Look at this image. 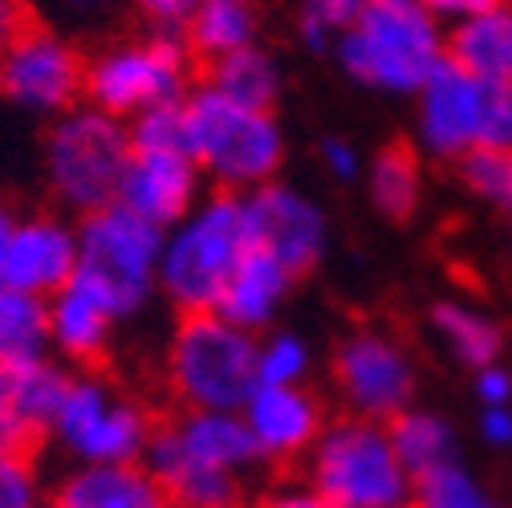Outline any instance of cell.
I'll return each instance as SVG.
<instances>
[{
	"label": "cell",
	"mask_w": 512,
	"mask_h": 508,
	"mask_svg": "<svg viewBox=\"0 0 512 508\" xmlns=\"http://www.w3.org/2000/svg\"><path fill=\"white\" fill-rule=\"evenodd\" d=\"M256 464L261 456L240 411H179L159 423L147 452L171 508H244Z\"/></svg>",
	"instance_id": "cell-1"
},
{
	"label": "cell",
	"mask_w": 512,
	"mask_h": 508,
	"mask_svg": "<svg viewBox=\"0 0 512 508\" xmlns=\"http://www.w3.org/2000/svg\"><path fill=\"white\" fill-rule=\"evenodd\" d=\"M338 70L387 98H415L447 61V29L419 0H370L334 45Z\"/></svg>",
	"instance_id": "cell-2"
},
{
	"label": "cell",
	"mask_w": 512,
	"mask_h": 508,
	"mask_svg": "<svg viewBox=\"0 0 512 508\" xmlns=\"http://www.w3.org/2000/svg\"><path fill=\"white\" fill-rule=\"evenodd\" d=\"M183 126L187 151L204 179L216 183V192L248 196L256 187L281 179L289 147L273 110L240 106L200 82L183 98Z\"/></svg>",
	"instance_id": "cell-3"
},
{
	"label": "cell",
	"mask_w": 512,
	"mask_h": 508,
	"mask_svg": "<svg viewBox=\"0 0 512 508\" xmlns=\"http://www.w3.org/2000/svg\"><path fill=\"white\" fill-rule=\"evenodd\" d=\"M244 196L208 192L183 220L163 232L159 297L183 313H216L224 285L248 257Z\"/></svg>",
	"instance_id": "cell-4"
},
{
	"label": "cell",
	"mask_w": 512,
	"mask_h": 508,
	"mask_svg": "<svg viewBox=\"0 0 512 508\" xmlns=\"http://www.w3.org/2000/svg\"><path fill=\"white\" fill-rule=\"evenodd\" d=\"M151 407L126 391L106 370H70L45 439L70 460V468H110V464H147L155 443Z\"/></svg>",
	"instance_id": "cell-5"
},
{
	"label": "cell",
	"mask_w": 512,
	"mask_h": 508,
	"mask_svg": "<svg viewBox=\"0 0 512 508\" xmlns=\"http://www.w3.org/2000/svg\"><path fill=\"white\" fill-rule=\"evenodd\" d=\"M163 378L179 411H240L256 378V338L220 313H183L167 334Z\"/></svg>",
	"instance_id": "cell-6"
},
{
	"label": "cell",
	"mask_w": 512,
	"mask_h": 508,
	"mask_svg": "<svg viewBox=\"0 0 512 508\" xmlns=\"http://www.w3.org/2000/svg\"><path fill=\"white\" fill-rule=\"evenodd\" d=\"M191 57L175 29H143L106 41L86 57V102L118 122H135L191 94Z\"/></svg>",
	"instance_id": "cell-7"
},
{
	"label": "cell",
	"mask_w": 512,
	"mask_h": 508,
	"mask_svg": "<svg viewBox=\"0 0 512 508\" xmlns=\"http://www.w3.org/2000/svg\"><path fill=\"white\" fill-rule=\"evenodd\" d=\"M126 163H131V126L94 110L90 102L53 118L41 143V175L49 196L78 220L118 204Z\"/></svg>",
	"instance_id": "cell-8"
},
{
	"label": "cell",
	"mask_w": 512,
	"mask_h": 508,
	"mask_svg": "<svg viewBox=\"0 0 512 508\" xmlns=\"http://www.w3.org/2000/svg\"><path fill=\"white\" fill-rule=\"evenodd\" d=\"M301 468L338 508H411L415 496V480L395 452L391 427L346 411L322 427Z\"/></svg>",
	"instance_id": "cell-9"
},
{
	"label": "cell",
	"mask_w": 512,
	"mask_h": 508,
	"mask_svg": "<svg viewBox=\"0 0 512 508\" xmlns=\"http://www.w3.org/2000/svg\"><path fill=\"white\" fill-rule=\"evenodd\" d=\"M415 102V151L460 163L476 147L512 151V86H492L443 61Z\"/></svg>",
	"instance_id": "cell-10"
},
{
	"label": "cell",
	"mask_w": 512,
	"mask_h": 508,
	"mask_svg": "<svg viewBox=\"0 0 512 508\" xmlns=\"http://www.w3.org/2000/svg\"><path fill=\"white\" fill-rule=\"evenodd\" d=\"M163 228L139 220L122 204L78 220V277L94 285L122 322L139 317L159 293Z\"/></svg>",
	"instance_id": "cell-11"
},
{
	"label": "cell",
	"mask_w": 512,
	"mask_h": 508,
	"mask_svg": "<svg viewBox=\"0 0 512 508\" xmlns=\"http://www.w3.org/2000/svg\"><path fill=\"white\" fill-rule=\"evenodd\" d=\"M330 383H334V395L346 407V415L391 423L415 407L419 362L395 330L354 326L334 346Z\"/></svg>",
	"instance_id": "cell-12"
},
{
	"label": "cell",
	"mask_w": 512,
	"mask_h": 508,
	"mask_svg": "<svg viewBox=\"0 0 512 508\" xmlns=\"http://www.w3.org/2000/svg\"><path fill=\"white\" fill-rule=\"evenodd\" d=\"M0 102L29 118H61L86 102V57L49 25H25L0 53Z\"/></svg>",
	"instance_id": "cell-13"
},
{
	"label": "cell",
	"mask_w": 512,
	"mask_h": 508,
	"mask_svg": "<svg viewBox=\"0 0 512 508\" xmlns=\"http://www.w3.org/2000/svg\"><path fill=\"white\" fill-rule=\"evenodd\" d=\"M244 220L252 248L269 252L297 281L309 277L330 252V216L297 183L273 179L244 196Z\"/></svg>",
	"instance_id": "cell-14"
},
{
	"label": "cell",
	"mask_w": 512,
	"mask_h": 508,
	"mask_svg": "<svg viewBox=\"0 0 512 508\" xmlns=\"http://www.w3.org/2000/svg\"><path fill=\"white\" fill-rule=\"evenodd\" d=\"M204 183L208 179L187 147H135L131 143V163H126V175L118 187V204L167 232L175 220H183L208 196Z\"/></svg>",
	"instance_id": "cell-15"
},
{
	"label": "cell",
	"mask_w": 512,
	"mask_h": 508,
	"mask_svg": "<svg viewBox=\"0 0 512 508\" xmlns=\"http://www.w3.org/2000/svg\"><path fill=\"white\" fill-rule=\"evenodd\" d=\"M74 277H78V220H70L66 212L17 216L5 257V285L49 301Z\"/></svg>",
	"instance_id": "cell-16"
},
{
	"label": "cell",
	"mask_w": 512,
	"mask_h": 508,
	"mask_svg": "<svg viewBox=\"0 0 512 508\" xmlns=\"http://www.w3.org/2000/svg\"><path fill=\"white\" fill-rule=\"evenodd\" d=\"M261 464H301L322 435L326 407L309 387H256L240 407Z\"/></svg>",
	"instance_id": "cell-17"
},
{
	"label": "cell",
	"mask_w": 512,
	"mask_h": 508,
	"mask_svg": "<svg viewBox=\"0 0 512 508\" xmlns=\"http://www.w3.org/2000/svg\"><path fill=\"white\" fill-rule=\"evenodd\" d=\"M45 322H49V354L78 370H98L106 354L114 350L122 317L118 309L82 277H74L66 289H57L45 301Z\"/></svg>",
	"instance_id": "cell-18"
},
{
	"label": "cell",
	"mask_w": 512,
	"mask_h": 508,
	"mask_svg": "<svg viewBox=\"0 0 512 508\" xmlns=\"http://www.w3.org/2000/svg\"><path fill=\"white\" fill-rule=\"evenodd\" d=\"M70 366L53 354H37L13 366H0V431L13 448H29L33 439H45L53 411L66 395Z\"/></svg>",
	"instance_id": "cell-19"
},
{
	"label": "cell",
	"mask_w": 512,
	"mask_h": 508,
	"mask_svg": "<svg viewBox=\"0 0 512 508\" xmlns=\"http://www.w3.org/2000/svg\"><path fill=\"white\" fill-rule=\"evenodd\" d=\"M293 285H297V277L285 265H277L261 248H248V257L240 261V269L232 273V281L220 293L216 313L224 322L248 330L252 338H261L277 326L285 301L293 297Z\"/></svg>",
	"instance_id": "cell-20"
},
{
	"label": "cell",
	"mask_w": 512,
	"mask_h": 508,
	"mask_svg": "<svg viewBox=\"0 0 512 508\" xmlns=\"http://www.w3.org/2000/svg\"><path fill=\"white\" fill-rule=\"evenodd\" d=\"M49 508H171L147 464L70 468L49 492Z\"/></svg>",
	"instance_id": "cell-21"
},
{
	"label": "cell",
	"mask_w": 512,
	"mask_h": 508,
	"mask_svg": "<svg viewBox=\"0 0 512 508\" xmlns=\"http://www.w3.org/2000/svg\"><path fill=\"white\" fill-rule=\"evenodd\" d=\"M261 21V0H200L183 21L179 37L196 61L216 66L240 49L261 45Z\"/></svg>",
	"instance_id": "cell-22"
},
{
	"label": "cell",
	"mask_w": 512,
	"mask_h": 508,
	"mask_svg": "<svg viewBox=\"0 0 512 508\" xmlns=\"http://www.w3.org/2000/svg\"><path fill=\"white\" fill-rule=\"evenodd\" d=\"M447 61L480 82L512 86V5H492L447 29Z\"/></svg>",
	"instance_id": "cell-23"
},
{
	"label": "cell",
	"mask_w": 512,
	"mask_h": 508,
	"mask_svg": "<svg viewBox=\"0 0 512 508\" xmlns=\"http://www.w3.org/2000/svg\"><path fill=\"white\" fill-rule=\"evenodd\" d=\"M427 330L468 370H480V366L504 358V326L484 305H476L468 297H439L427 309Z\"/></svg>",
	"instance_id": "cell-24"
},
{
	"label": "cell",
	"mask_w": 512,
	"mask_h": 508,
	"mask_svg": "<svg viewBox=\"0 0 512 508\" xmlns=\"http://www.w3.org/2000/svg\"><path fill=\"white\" fill-rule=\"evenodd\" d=\"M366 200L382 220L407 224L419 216L423 208V192H427V175H423V155L407 143H387L382 151H374L366 159Z\"/></svg>",
	"instance_id": "cell-25"
},
{
	"label": "cell",
	"mask_w": 512,
	"mask_h": 508,
	"mask_svg": "<svg viewBox=\"0 0 512 508\" xmlns=\"http://www.w3.org/2000/svg\"><path fill=\"white\" fill-rule=\"evenodd\" d=\"M391 427V439H395V452L403 460V468L411 472V480L443 468V464H452L460 460V431L456 423L447 419L443 411L435 407H411L403 411L399 419L387 423Z\"/></svg>",
	"instance_id": "cell-26"
},
{
	"label": "cell",
	"mask_w": 512,
	"mask_h": 508,
	"mask_svg": "<svg viewBox=\"0 0 512 508\" xmlns=\"http://www.w3.org/2000/svg\"><path fill=\"white\" fill-rule=\"evenodd\" d=\"M204 82L212 90H220L224 98H232L240 106H252V110H277L281 90H285L281 61L265 45H252V49H240V53L216 61V66H208Z\"/></svg>",
	"instance_id": "cell-27"
},
{
	"label": "cell",
	"mask_w": 512,
	"mask_h": 508,
	"mask_svg": "<svg viewBox=\"0 0 512 508\" xmlns=\"http://www.w3.org/2000/svg\"><path fill=\"white\" fill-rule=\"evenodd\" d=\"M49 354L45 301L0 285V366Z\"/></svg>",
	"instance_id": "cell-28"
},
{
	"label": "cell",
	"mask_w": 512,
	"mask_h": 508,
	"mask_svg": "<svg viewBox=\"0 0 512 508\" xmlns=\"http://www.w3.org/2000/svg\"><path fill=\"white\" fill-rule=\"evenodd\" d=\"M411 508H504V504L464 460H452L415 480Z\"/></svg>",
	"instance_id": "cell-29"
},
{
	"label": "cell",
	"mask_w": 512,
	"mask_h": 508,
	"mask_svg": "<svg viewBox=\"0 0 512 508\" xmlns=\"http://www.w3.org/2000/svg\"><path fill=\"white\" fill-rule=\"evenodd\" d=\"M313 374V346L297 330L273 326L256 338V378L261 387H305Z\"/></svg>",
	"instance_id": "cell-30"
},
{
	"label": "cell",
	"mask_w": 512,
	"mask_h": 508,
	"mask_svg": "<svg viewBox=\"0 0 512 508\" xmlns=\"http://www.w3.org/2000/svg\"><path fill=\"white\" fill-rule=\"evenodd\" d=\"M460 183L464 192L488 208H512V151H496V147H476L468 151L460 163Z\"/></svg>",
	"instance_id": "cell-31"
},
{
	"label": "cell",
	"mask_w": 512,
	"mask_h": 508,
	"mask_svg": "<svg viewBox=\"0 0 512 508\" xmlns=\"http://www.w3.org/2000/svg\"><path fill=\"white\" fill-rule=\"evenodd\" d=\"M41 468L29 460V448H0V508H45Z\"/></svg>",
	"instance_id": "cell-32"
},
{
	"label": "cell",
	"mask_w": 512,
	"mask_h": 508,
	"mask_svg": "<svg viewBox=\"0 0 512 508\" xmlns=\"http://www.w3.org/2000/svg\"><path fill=\"white\" fill-rule=\"evenodd\" d=\"M317 163H322L326 179L338 183V187H354L366 175V155L350 139H342V135L322 139V147H317Z\"/></svg>",
	"instance_id": "cell-33"
},
{
	"label": "cell",
	"mask_w": 512,
	"mask_h": 508,
	"mask_svg": "<svg viewBox=\"0 0 512 508\" xmlns=\"http://www.w3.org/2000/svg\"><path fill=\"white\" fill-rule=\"evenodd\" d=\"M244 508H338L334 500H326L305 476L301 480H277L269 488H261L256 496H248Z\"/></svg>",
	"instance_id": "cell-34"
},
{
	"label": "cell",
	"mask_w": 512,
	"mask_h": 508,
	"mask_svg": "<svg viewBox=\"0 0 512 508\" xmlns=\"http://www.w3.org/2000/svg\"><path fill=\"white\" fill-rule=\"evenodd\" d=\"M472 395L480 407H512V366L500 358L472 370Z\"/></svg>",
	"instance_id": "cell-35"
},
{
	"label": "cell",
	"mask_w": 512,
	"mask_h": 508,
	"mask_svg": "<svg viewBox=\"0 0 512 508\" xmlns=\"http://www.w3.org/2000/svg\"><path fill=\"white\" fill-rule=\"evenodd\" d=\"M366 5H370V0H301V17H309V21H317V25L342 33V29L354 25V17H358Z\"/></svg>",
	"instance_id": "cell-36"
},
{
	"label": "cell",
	"mask_w": 512,
	"mask_h": 508,
	"mask_svg": "<svg viewBox=\"0 0 512 508\" xmlns=\"http://www.w3.org/2000/svg\"><path fill=\"white\" fill-rule=\"evenodd\" d=\"M476 435L492 452H512V407H480Z\"/></svg>",
	"instance_id": "cell-37"
},
{
	"label": "cell",
	"mask_w": 512,
	"mask_h": 508,
	"mask_svg": "<svg viewBox=\"0 0 512 508\" xmlns=\"http://www.w3.org/2000/svg\"><path fill=\"white\" fill-rule=\"evenodd\" d=\"M131 5L147 17L151 29H183V21L191 17V9L200 5V0H131Z\"/></svg>",
	"instance_id": "cell-38"
},
{
	"label": "cell",
	"mask_w": 512,
	"mask_h": 508,
	"mask_svg": "<svg viewBox=\"0 0 512 508\" xmlns=\"http://www.w3.org/2000/svg\"><path fill=\"white\" fill-rule=\"evenodd\" d=\"M419 5H423L443 29H452V25L468 21V17H476V13L492 9V5H500V0H419Z\"/></svg>",
	"instance_id": "cell-39"
},
{
	"label": "cell",
	"mask_w": 512,
	"mask_h": 508,
	"mask_svg": "<svg viewBox=\"0 0 512 508\" xmlns=\"http://www.w3.org/2000/svg\"><path fill=\"white\" fill-rule=\"evenodd\" d=\"M61 13L82 21V25H94V21H106L114 9H118V0H57Z\"/></svg>",
	"instance_id": "cell-40"
},
{
	"label": "cell",
	"mask_w": 512,
	"mask_h": 508,
	"mask_svg": "<svg viewBox=\"0 0 512 508\" xmlns=\"http://www.w3.org/2000/svg\"><path fill=\"white\" fill-rule=\"evenodd\" d=\"M29 25L25 9H21V0H0V53H5L13 45V37Z\"/></svg>",
	"instance_id": "cell-41"
},
{
	"label": "cell",
	"mask_w": 512,
	"mask_h": 508,
	"mask_svg": "<svg viewBox=\"0 0 512 508\" xmlns=\"http://www.w3.org/2000/svg\"><path fill=\"white\" fill-rule=\"evenodd\" d=\"M13 228H17V212H13L5 200H0V285H5V257H9Z\"/></svg>",
	"instance_id": "cell-42"
},
{
	"label": "cell",
	"mask_w": 512,
	"mask_h": 508,
	"mask_svg": "<svg viewBox=\"0 0 512 508\" xmlns=\"http://www.w3.org/2000/svg\"><path fill=\"white\" fill-rule=\"evenodd\" d=\"M504 5H512V0H504Z\"/></svg>",
	"instance_id": "cell-43"
},
{
	"label": "cell",
	"mask_w": 512,
	"mask_h": 508,
	"mask_svg": "<svg viewBox=\"0 0 512 508\" xmlns=\"http://www.w3.org/2000/svg\"><path fill=\"white\" fill-rule=\"evenodd\" d=\"M508 216H512V208H508Z\"/></svg>",
	"instance_id": "cell-44"
},
{
	"label": "cell",
	"mask_w": 512,
	"mask_h": 508,
	"mask_svg": "<svg viewBox=\"0 0 512 508\" xmlns=\"http://www.w3.org/2000/svg\"><path fill=\"white\" fill-rule=\"evenodd\" d=\"M45 508H49V504H45Z\"/></svg>",
	"instance_id": "cell-45"
}]
</instances>
